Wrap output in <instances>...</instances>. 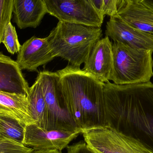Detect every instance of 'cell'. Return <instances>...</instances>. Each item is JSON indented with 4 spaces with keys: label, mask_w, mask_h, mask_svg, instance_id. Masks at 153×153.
<instances>
[{
    "label": "cell",
    "mask_w": 153,
    "mask_h": 153,
    "mask_svg": "<svg viewBox=\"0 0 153 153\" xmlns=\"http://www.w3.org/2000/svg\"><path fill=\"white\" fill-rule=\"evenodd\" d=\"M117 13L133 27L153 34V10L140 0H118Z\"/></svg>",
    "instance_id": "12"
},
{
    "label": "cell",
    "mask_w": 153,
    "mask_h": 153,
    "mask_svg": "<svg viewBox=\"0 0 153 153\" xmlns=\"http://www.w3.org/2000/svg\"><path fill=\"white\" fill-rule=\"evenodd\" d=\"M67 153H96L85 142L80 141L67 147Z\"/></svg>",
    "instance_id": "22"
},
{
    "label": "cell",
    "mask_w": 153,
    "mask_h": 153,
    "mask_svg": "<svg viewBox=\"0 0 153 153\" xmlns=\"http://www.w3.org/2000/svg\"><path fill=\"white\" fill-rule=\"evenodd\" d=\"M0 112L12 116L26 126L35 124L29 112L26 95L0 91Z\"/></svg>",
    "instance_id": "15"
},
{
    "label": "cell",
    "mask_w": 153,
    "mask_h": 153,
    "mask_svg": "<svg viewBox=\"0 0 153 153\" xmlns=\"http://www.w3.org/2000/svg\"><path fill=\"white\" fill-rule=\"evenodd\" d=\"M112 63V44L109 38L106 36L94 44L83 70L105 83L110 80Z\"/></svg>",
    "instance_id": "10"
},
{
    "label": "cell",
    "mask_w": 153,
    "mask_h": 153,
    "mask_svg": "<svg viewBox=\"0 0 153 153\" xmlns=\"http://www.w3.org/2000/svg\"><path fill=\"white\" fill-rule=\"evenodd\" d=\"M98 12L102 15V0H88Z\"/></svg>",
    "instance_id": "23"
},
{
    "label": "cell",
    "mask_w": 153,
    "mask_h": 153,
    "mask_svg": "<svg viewBox=\"0 0 153 153\" xmlns=\"http://www.w3.org/2000/svg\"><path fill=\"white\" fill-rule=\"evenodd\" d=\"M82 134L96 153H153L134 138L109 127L92 128Z\"/></svg>",
    "instance_id": "6"
},
{
    "label": "cell",
    "mask_w": 153,
    "mask_h": 153,
    "mask_svg": "<svg viewBox=\"0 0 153 153\" xmlns=\"http://www.w3.org/2000/svg\"><path fill=\"white\" fill-rule=\"evenodd\" d=\"M30 115L39 127L46 129L48 111L40 80L37 77L33 85L30 87L27 97Z\"/></svg>",
    "instance_id": "16"
},
{
    "label": "cell",
    "mask_w": 153,
    "mask_h": 153,
    "mask_svg": "<svg viewBox=\"0 0 153 153\" xmlns=\"http://www.w3.org/2000/svg\"><path fill=\"white\" fill-rule=\"evenodd\" d=\"M29 88L17 62L0 53V91L27 97Z\"/></svg>",
    "instance_id": "13"
},
{
    "label": "cell",
    "mask_w": 153,
    "mask_h": 153,
    "mask_svg": "<svg viewBox=\"0 0 153 153\" xmlns=\"http://www.w3.org/2000/svg\"><path fill=\"white\" fill-rule=\"evenodd\" d=\"M140 1L153 10V0H140Z\"/></svg>",
    "instance_id": "24"
},
{
    "label": "cell",
    "mask_w": 153,
    "mask_h": 153,
    "mask_svg": "<svg viewBox=\"0 0 153 153\" xmlns=\"http://www.w3.org/2000/svg\"><path fill=\"white\" fill-rule=\"evenodd\" d=\"M153 50L134 48L114 42L110 80L118 85L150 82L153 76Z\"/></svg>",
    "instance_id": "4"
},
{
    "label": "cell",
    "mask_w": 153,
    "mask_h": 153,
    "mask_svg": "<svg viewBox=\"0 0 153 153\" xmlns=\"http://www.w3.org/2000/svg\"><path fill=\"white\" fill-rule=\"evenodd\" d=\"M34 149L7 139H0V153H31Z\"/></svg>",
    "instance_id": "20"
},
{
    "label": "cell",
    "mask_w": 153,
    "mask_h": 153,
    "mask_svg": "<svg viewBox=\"0 0 153 153\" xmlns=\"http://www.w3.org/2000/svg\"><path fill=\"white\" fill-rule=\"evenodd\" d=\"M2 43L11 54L19 53L20 50L21 45L19 42L16 30L11 22L5 27Z\"/></svg>",
    "instance_id": "18"
},
{
    "label": "cell",
    "mask_w": 153,
    "mask_h": 153,
    "mask_svg": "<svg viewBox=\"0 0 153 153\" xmlns=\"http://www.w3.org/2000/svg\"><path fill=\"white\" fill-rule=\"evenodd\" d=\"M108 127L140 142L153 152V83L103 85Z\"/></svg>",
    "instance_id": "1"
},
{
    "label": "cell",
    "mask_w": 153,
    "mask_h": 153,
    "mask_svg": "<svg viewBox=\"0 0 153 153\" xmlns=\"http://www.w3.org/2000/svg\"><path fill=\"white\" fill-rule=\"evenodd\" d=\"M55 57L47 37L33 36L21 46L16 61L21 70L35 71Z\"/></svg>",
    "instance_id": "11"
},
{
    "label": "cell",
    "mask_w": 153,
    "mask_h": 153,
    "mask_svg": "<svg viewBox=\"0 0 153 153\" xmlns=\"http://www.w3.org/2000/svg\"><path fill=\"white\" fill-rule=\"evenodd\" d=\"M118 0H102V13L103 17L108 15L110 17L118 15L117 9Z\"/></svg>",
    "instance_id": "21"
},
{
    "label": "cell",
    "mask_w": 153,
    "mask_h": 153,
    "mask_svg": "<svg viewBox=\"0 0 153 153\" xmlns=\"http://www.w3.org/2000/svg\"><path fill=\"white\" fill-rule=\"evenodd\" d=\"M48 111L47 130L82 131L72 116L62 91L57 72L43 71L39 74Z\"/></svg>",
    "instance_id": "5"
},
{
    "label": "cell",
    "mask_w": 153,
    "mask_h": 153,
    "mask_svg": "<svg viewBox=\"0 0 153 153\" xmlns=\"http://www.w3.org/2000/svg\"><path fill=\"white\" fill-rule=\"evenodd\" d=\"M31 153H62L57 150H44V151H34Z\"/></svg>",
    "instance_id": "25"
},
{
    "label": "cell",
    "mask_w": 153,
    "mask_h": 153,
    "mask_svg": "<svg viewBox=\"0 0 153 153\" xmlns=\"http://www.w3.org/2000/svg\"><path fill=\"white\" fill-rule=\"evenodd\" d=\"M81 133L80 131L47 130L35 124H29L25 127L23 144L35 151L57 150L62 152Z\"/></svg>",
    "instance_id": "8"
},
{
    "label": "cell",
    "mask_w": 153,
    "mask_h": 153,
    "mask_svg": "<svg viewBox=\"0 0 153 153\" xmlns=\"http://www.w3.org/2000/svg\"><path fill=\"white\" fill-rule=\"evenodd\" d=\"M102 36L101 27L59 21L47 39L55 57H62L71 65L80 67Z\"/></svg>",
    "instance_id": "3"
},
{
    "label": "cell",
    "mask_w": 153,
    "mask_h": 153,
    "mask_svg": "<svg viewBox=\"0 0 153 153\" xmlns=\"http://www.w3.org/2000/svg\"><path fill=\"white\" fill-rule=\"evenodd\" d=\"M106 36L136 48L153 50V34L131 27L119 15L110 17L107 22Z\"/></svg>",
    "instance_id": "9"
},
{
    "label": "cell",
    "mask_w": 153,
    "mask_h": 153,
    "mask_svg": "<svg viewBox=\"0 0 153 153\" xmlns=\"http://www.w3.org/2000/svg\"><path fill=\"white\" fill-rule=\"evenodd\" d=\"M13 6V0H0V45L5 27L12 17Z\"/></svg>",
    "instance_id": "19"
},
{
    "label": "cell",
    "mask_w": 153,
    "mask_h": 153,
    "mask_svg": "<svg viewBox=\"0 0 153 153\" xmlns=\"http://www.w3.org/2000/svg\"><path fill=\"white\" fill-rule=\"evenodd\" d=\"M26 125L12 116L0 112V139H7L23 144Z\"/></svg>",
    "instance_id": "17"
},
{
    "label": "cell",
    "mask_w": 153,
    "mask_h": 153,
    "mask_svg": "<svg viewBox=\"0 0 153 153\" xmlns=\"http://www.w3.org/2000/svg\"><path fill=\"white\" fill-rule=\"evenodd\" d=\"M56 72L70 114L82 132L108 127L104 83L80 67L71 65Z\"/></svg>",
    "instance_id": "2"
},
{
    "label": "cell",
    "mask_w": 153,
    "mask_h": 153,
    "mask_svg": "<svg viewBox=\"0 0 153 153\" xmlns=\"http://www.w3.org/2000/svg\"><path fill=\"white\" fill-rule=\"evenodd\" d=\"M47 13L59 21L101 27L104 17L88 0H43Z\"/></svg>",
    "instance_id": "7"
},
{
    "label": "cell",
    "mask_w": 153,
    "mask_h": 153,
    "mask_svg": "<svg viewBox=\"0 0 153 153\" xmlns=\"http://www.w3.org/2000/svg\"><path fill=\"white\" fill-rule=\"evenodd\" d=\"M13 22L21 29L36 28L47 13L43 0H13Z\"/></svg>",
    "instance_id": "14"
}]
</instances>
